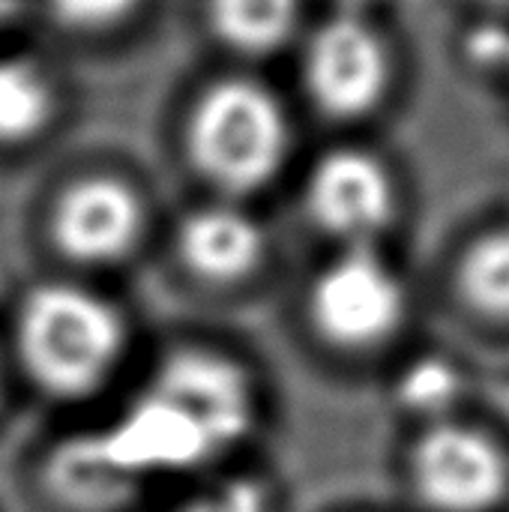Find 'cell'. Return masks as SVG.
I'll list each match as a JSON object with an SVG mask.
<instances>
[{"label":"cell","mask_w":509,"mask_h":512,"mask_svg":"<svg viewBox=\"0 0 509 512\" xmlns=\"http://www.w3.org/2000/svg\"><path fill=\"white\" fill-rule=\"evenodd\" d=\"M252 420L255 396L240 366L213 351H177L111 429L63 450L60 489L108 498L138 477L198 468L243 441Z\"/></svg>","instance_id":"cell-1"},{"label":"cell","mask_w":509,"mask_h":512,"mask_svg":"<svg viewBox=\"0 0 509 512\" xmlns=\"http://www.w3.org/2000/svg\"><path fill=\"white\" fill-rule=\"evenodd\" d=\"M123 339L120 315L75 285H42L18 312L21 360L30 378L60 399L102 387L123 354Z\"/></svg>","instance_id":"cell-2"},{"label":"cell","mask_w":509,"mask_h":512,"mask_svg":"<svg viewBox=\"0 0 509 512\" xmlns=\"http://www.w3.org/2000/svg\"><path fill=\"white\" fill-rule=\"evenodd\" d=\"M285 138L279 102L243 78L210 87L189 120V156L225 192H252L267 183L285 156Z\"/></svg>","instance_id":"cell-3"},{"label":"cell","mask_w":509,"mask_h":512,"mask_svg":"<svg viewBox=\"0 0 509 512\" xmlns=\"http://www.w3.org/2000/svg\"><path fill=\"white\" fill-rule=\"evenodd\" d=\"M312 321L342 348H372L396 333L405 315V288L372 246H348L312 288Z\"/></svg>","instance_id":"cell-4"},{"label":"cell","mask_w":509,"mask_h":512,"mask_svg":"<svg viewBox=\"0 0 509 512\" xmlns=\"http://www.w3.org/2000/svg\"><path fill=\"white\" fill-rule=\"evenodd\" d=\"M390 51L378 30L345 12L321 24L306 51V84L315 105L339 120L378 108L390 87Z\"/></svg>","instance_id":"cell-5"},{"label":"cell","mask_w":509,"mask_h":512,"mask_svg":"<svg viewBox=\"0 0 509 512\" xmlns=\"http://www.w3.org/2000/svg\"><path fill=\"white\" fill-rule=\"evenodd\" d=\"M420 498L438 512H486L507 495L501 450L462 426H435L414 453Z\"/></svg>","instance_id":"cell-6"},{"label":"cell","mask_w":509,"mask_h":512,"mask_svg":"<svg viewBox=\"0 0 509 512\" xmlns=\"http://www.w3.org/2000/svg\"><path fill=\"white\" fill-rule=\"evenodd\" d=\"M306 204L318 228L345 246H372L396 216V186L372 153L333 150L315 165Z\"/></svg>","instance_id":"cell-7"},{"label":"cell","mask_w":509,"mask_h":512,"mask_svg":"<svg viewBox=\"0 0 509 512\" xmlns=\"http://www.w3.org/2000/svg\"><path fill=\"white\" fill-rule=\"evenodd\" d=\"M141 231L135 192L114 177L72 183L54 210V240L72 261L108 264L129 252Z\"/></svg>","instance_id":"cell-8"},{"label":"cell","mask_w":509,"mask_h":512,"mask_svg":"<svg viewBox=\"0 0 509 512\" xmlns=\"http://www.w3.org/2000/svg\"><path fill=\"white\" fill-rule=\"evenodd\" d=\"M180 255L201 279L234 282L258 267L264 255V237L249 216L231 207H210L183 222Z\"/></svg>","instance_id":"cell-9"},{"label":"cell","mask_w":509,"mask_h":512,"mask_svg":"<svg viewBox=\"0 0 509 512\" xmlns=\"http://www.w3.org/2000/svg\"><path fill=\"white\" fill-rule=\"evenodd\" d=\"M297 9L300 0H210V21L228 45L270 51L291 36Z\"/></svg>","instance_id":"cell-10"},{"label":"cell","mask_w":509,"mask_h":512,"mask_svg":"<svg viewBox=\"0 0 509 512\" xmlns=\"http://www.w3.org/2000/svg\"><path fill=\"white\" fill-rule=\"evenodd\" d=\"M51 87L27 60H0V141H24L51 117Z\"/></svg>","instance_id":"cell-11"},{"label":"cell","mask_w":509,"mask_h":512,"mask_svg":"<svg viewBox=\"0 0 509 512\" xmlns=\"http://www.w3.org/2000/svg\"><path fill=\"white\" fill-rule=\"evenodd\" d=\"M459 288L477 312L509 321V231H492L465 252Z\"/></svg>","instance_id":"cell-12"},{"label":"cell","mask_w":509,"mask_h":512,"mask_svg":"<svg viewBox=\"0 0 509 512\" xmlns=\"http://www.w3.org/2000/svg\"><path fill=\"white\" fill-rule=\"evenodd\" d=\"M399 390H402L405 405H411L414 411L441 414L459 396V375L447 363L426 360V363H417L414 369H408Z\"/></svg>","instance_id":"cell-13"},{"label":"cell","mask_w":509,"mask_h":512,"mask_svg":"<svg viewBox=\"0 0 509 512\" xmlns=\"http://www.w3.org/2000/svg\"><path fill=\"white\" fill-rule=\"evenodd\" d=\"M183 512H270V504L258 483L228 480L189 501Z\"/></svg>","instance_id":"cell-14"},{"label":"cell","mask_w":509,"mask_h":512,"mask_svg":"<svg viewBox=\"0 0 509 512\" xmlns=\"http://www.w3.org/2000/svg\"><path fill=\"white\" fill-rule=\"evenodd\" d=\"M48 6L69 27H105L129 15L138 0H48Z\"/></svg>","instance_id":"cell-15"},{"label":"cell","mask_w":509,"mask_h":512,"mask_svg":"<svg viewBox=\"0 0 509 512\" xmlns=\"http://www.w3.org/2000/svg\"><path fill=\"white\" fill-rule=\"evenodd\" d=\"M492 54H495L498 60H504V63H507V66H509V42H504V45H501L498 51H492Z\"/></svg>","instance_id":"cell-16"},{"label":"cell","mask_w":509,"mask_h":512,"mask_svg":"<svg viewBox=\"0 0 509 512\" xmlns=\"http://www.w3.org/2000/svg\"><path fill=\"white\" fill-rule=\"evenodd\" d=\"M483 6H495V9H509V0H477Z\"/></svg>","instance_id":"cell-17"},{"label":"cell","mask_w":509,"mask_h":512,"mask_svg":"<svg viewBox=\"0 0 509 512\" xmlns=\"http://www.w3.org/2000/svg\"><path fill=\"white\" fill-rule=\"evenodd\" d=\"M12 6H15V0H0V18H6L12 12Z\"/></svg>","instance_id":"cell-18"},{"label":"cell","mask_w":509,"mask_h":512,"mask_svg":"<svg viewBox=\"0 0 509 512\" xmlns=\"http://www.w3.org/2000/svg\"><path fill=\"white\" fill-rule=\"evenodd\" d=\"M345 3H357V0H345Z\"/></svg>","instance_id":"cell-19"}]
</instances>
